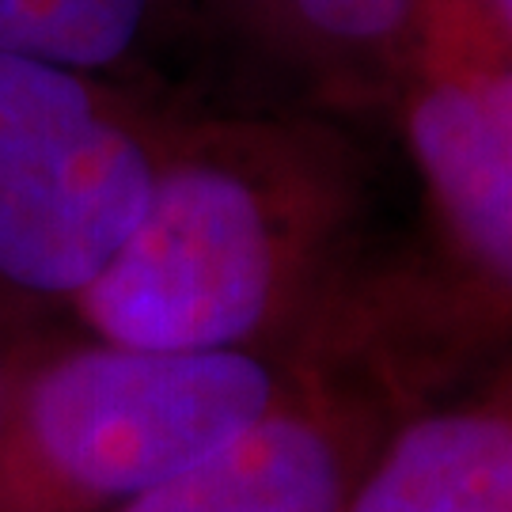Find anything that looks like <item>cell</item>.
Returning <instances> with one entry per match:
<instances>
[{"mask_svg":"<svg viewBox=\"0 0 512 512\" xmlns=\"http://www.w3.org/2000/svg\"><path fill=\"white\" fill-rule=\"evenodd\" d=\"M361 148L327 114H183L137 232L69 327L308 361L365 247Z\"/></svg>","mask_w":512,"mask_h":512,"instance_id":"1","label":"cell"},{"mask_svg":"<svg viewBox=\"0 0 512 512\" xmlns=\"http://www.w3.org/2000/svg\"><path fill=\"white\" fill-rule=\"evenodd\" d=\"M391 110L421 183V243L361 258L327 353L410 414L512 353V35L490 0H421Z\"/></svg>","mask_w":512,"mask_h":512,"instance_id":"2","label":"cell"},{"mask_svg":"<svg viewBox=\"0 0 512 512\" xmlns=\"http://www.w3.org/2000/svg\"><path fill=\"white\" fill-rule=\"evenodd\" d=\"M308 368L76 327L19 334L0 365V512H122L243 437Z\"/></svg>","mask_w":512,"mask_h":512,"instance_id":"3","label":"cell"},{"mask_svg":"<svg viewBox=\"0 0 512 512\" xmlns=\"http://www.w3.org/2000/svg\"><path fill=\"white\" fill-rule=\"evenodd\" d=\"M171 118L129 80L0 50V338L69 323L145 217Z\"/></svg>","mask_w":512,"mask_h":512,"instance_id":"4","label":"cell"},{"mask_svg":"<svg viewBox=\"0 0 512 512\" xmlns=\"http://www.w3.org/2000/svg\"><path fill=\"white\" fill-rule=\"evenodd\" d=\"M395 418L403 414L361 380L311 365L243 437L122 512H346Z\"/></svg>","mask_w":512,"mask_h":512,"instance_id":"5","label":"cell"},{"mask_svg":"<svg viewBox=\"0 0 512 512\" xmlns=\"http://www.w3.org/2000/svg\"><path fill=\"white\" fill-rule=\"evenodd\" d=\"M346 512H512V353L475 391L391 421Z\"/></svg>","mask_w":512,"mask_h":512,"instance_id":"6","label":"cell"},{"mask_svg":"<svg viewBox=\"0 0 512 512\" xmlns=\"http://www.w3.org/2000/svg\"><path fill=\"white\" fill-rule=\"evenodd\" d=\"M418 16L421 0H270L262 61L327 118L391 110Z\"/></svg>","mask_w":512,"mask_h":512,"instance_id":"7","label":"cell"},{"mask_svg":"<svg viewBox=\"0 0 512 512\" xmlns=\"http://www.w3.org/2000/svg\"><path fill=\"white\" fill-rule=\"evenodd\" d=\"M175 12L183 0H0V50L126 80Z\"/></svg>","mask_w":512,"mask_h":512,"instance_id":"8","label":"cell"},{"mask_svg":"<svg viewBox=\"0 0 512 512\" xmlns=\"http://www.w3.org/2000/svg\"><path fill=\"white\" fill-rule=\"evenodd\" d=\"M183 12H194L224 42L262 57L270 0H183Z\"/></svg>","mask_w":512,"mask_h":512,"instance_id":"9","label":"cell"},{"mask_svg":"<svg viewBox=\"0 0 512 512\" xmlns=\"http://www.w3.org/2000/svg\"><path fill=\"white\" fill-rule=\"evenodd\" d=\"M494 4V12H497V19L505 23V31L512 35V0H490Z\"/></svg>","mask_w":512,"mask_h":512,"instance_id":"10","label":"cell"},{"mask_svg":"<svg viewBox=\"0 0 512 512\" xmlns=\"http://www.w3.org/2000/svg\"><path fill=\"white\" fill-rule=\"evenodd\" d=\"M4 346H8V338H0V365H4Z\"/></svg>","mask_w":512,"mask_h":512,"instance_id":"11","label":"cell"}]
</instances>
